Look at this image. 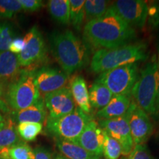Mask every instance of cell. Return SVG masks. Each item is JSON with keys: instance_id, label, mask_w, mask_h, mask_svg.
<instances>
[{"instance_id": "6da1fadb", "label": "cell", "mask_w": 159, "mask_h": 159, "mask_svg": "<svg viewBox=\"0 0 159 159\" xmlns=\"http://www.w3.org/2000/svg\"><path fill=\"white\" fill-rule=\"evenodd\" d=\"M83 36L95 48L111 49L130 44L136 32L110 6L102 17L86 22Z\"/></svg>"}, {"instance_id": "7a4b0ae2", "label": "cell", "mask_w": 159, "mask_h": 159, "mask_svg": "<svg viewBox=\"0 0 159 159\" xmlns=\"http://www.w3.org/2000/svg\"><path fill=\"white\" fill-rule=\"evenodd\" d=\"M53 57L66 74L70 75L90 62V49L84 40L72 31H54L49 36Z\"/></svg>"}, {"instance_id": "3957f363", "label": "cell", "mask_w": 159, "mask_h": 159, "mask_svg": "<svg viewBox=\"0 0 159 159\" xmlns=\"http://www.w3.org/2000/svg\"><path fill=\"white\" fill-rule=\"evenodd\" d=\"M148 57V49L143 43H130L115 49H101L94 52L90 67L95 73H102L118 67L141 61Z\"/></svg>"}, {"instance_id": "277c9868", "label": "cell", "mask_w": 159, "mask_h": 159, "mask_svg": "<svg viewBox=\"0 0 159 159\" xmlns=\"http://www.w3.org/2000/svg\"><path fill=\"white\" fill-rule=\"evenodd\" d=\"M159 91V66L156 62L148 63L140 73L131 91L134 102L148 114H156Z\"/></svg>"}, {"instance_id": "5b68a950", "label": "cell", "mask_w": 159, "mask_h": 159, "mask_svg": "<svg viewBox=\"0 0 159 159\" xmlns=\"http://www.w3.org/2000/svg\"><path fill=\"white\" fill-rule=\"evenodd\" d=\"M40 97L34 71L30 70L20 71L19 75L9 83L6 91L7 104L14 111L30 106Z\"/></svg>"}, {"instance_id": "8992f818", "label": "cell", "mask_w": 159, "mask_h": 159, "mask_svg": "<svg viewBox=\"0 0 159 159\" xmlns=\"http://www.w3.org/2000/svg\"><path fill=\"white\" fill-rule=\"evenodd\" d=\"M92 116L76 107L74 111L57 119H47L46 129L55 139L75 142Z\"/></svg>"}, {"instance_id": "52a82bcc", "label": "cell", "mask_w": 159, "mask_h": 159, "mask_svg": "<svg viewBox=\"0 0 159 159\" xmlns=\"http://www.w3.org/2000/svg\"><path fill=\"white\" fill-rule=\"evenodd\" d=\"M139 77V66L131 63L100 73L96 81L102 83L113 95L130 96Z\"/></svg>"}, {"instance_id": "ba28073f", "label": "cell", "mask_w": 159, "mask_h": 159, "mask_svg": "<svg viewBox=\"0 0 159 159\" xmlns=\"http://www.w3.org/2000/svg\"><path fill=\"white\" fill-rule=\"evenodd\" d=\"M25 47L16 55L20 66L27 67L42 61L47 56V45L42 33L36 25L33 26L23 38Z\"/></svg>"}, {"instance_id": "9c48e42d", "label": "cell", "mask_w": 159, "mask_h": 159, "mask_svg": "<svg viewBox=\"0 0 159 159\" xmlns=\"http://www.w3.org/2000/svg\"><path fill=\"white\" fill-rule=\"evenodd\" d=\"M98 125L102 130L119 142L123 156H128L130 154L134 143L131 136L126 114L114 119H99Z\"/></svg>"}, {"instance_id": "30bf717a", "label": "cell", "mask_w": 159, "mask_h": 159, "mask_svg": "<svg viewBox=\"0 0 159 159\" xmlns=\"http://www.w3.org/2000/svg\"><path fill=\"white\" fill-rule=\"evenodd\" d=\"M134 145L144 144L153 131V125L145 111L132 101L126 113Z\"/></svg>"}, {"instance_id": "8fae6325", "label": "cell", "mask_w": 159, "mask_h": 159, "mask_svg": "<svg viewBox=\"0 0 159 159\" xmlns=\"http://www.w3.org/2000/svg\"><path fill=\"white\" fill-rule=\"evenodd\" d=\"M111 7L131 27L142 28L148 19L149 7L142 0H119Z\"/></svg>"}, {"instance_id": "7c38bea8", "label": "cell", "mask_w": 159, "mask_h": 159, "mask_svg": "<svg viewBox=\"0 0 159 159\" xmlns=\"http://www.w3.org/2000/svg\"><path fill=\"white\" fill-rule=\"evenodd\" d=\"M44 104L49 119H57L74 111L76 108L70 89L67 87L44 95Z\"/></svg>"}, {"instance_id": "4fadbf2b", "label": "cell", "mask_w": 159, "mask_h": 159, "mask_svg": "<svg viewBox=\"0 0 159 159\" xmlns=\"http://www.w3.org/2000/svg\"><path fill=\"white\" fill-rule=\"evenodd\" d=\"M35 80L40 92L43 94L53 92L65 87L69 75L57 68L43 66L34 71Z\"/></svg>"}, {"instance_id": "5bb4252c", "label": "cell", "mask_w": 159, "mask_h": 159, "mask_svg": "<svg viewBox=\"0 0 159 159\" xmlns=\"http://www.w3.org/2000/svg\"><path fill=\"white\" fill-rule=\"evenodd\" d=\"M104 131L94 119L91 120L75 143L84 148L93 156L100 158L102 155Z\"/></svg>"}, {"instance_id": "9a60e30c", "label": "cell", "mask_w": 159, "mask_h": 159, "mask_svg": "<svg viewBox=\"0 0 159 159\" xmlns=\"http://www.w3.org/2000/svg\"><path fill=\"white\" fill-rule=\"evenodd\" d=\"M11 119L18 124L23 122L42 123L47 115L44 101L40 97L30 106L19 111H13L11 113Z\"/></svg>"}, {"instance_id": "2e32d148", "label": "cell", "mask_w": 159, "mask_h": 159, "mask_svg": "<svg viewBox=\"0 0 159 159\" xmlns=\"http://www.w3.org/2000/svg\"><path fill=\"white\" fill-rule=\"evenodd\" d=\"M131 103L130 96L114 95L106 106L97 111V116L100 119H110L124 116Z\"/></svg>"}, {"instance_id": "e0dca14e", "label": "cell", "mask_w": 159, "mask_h": 159, "mask_svg": "<svg viewBox=\"0 0 159 159\" xmlns=\"http://www.w3.org/2000/svg\"><path fill=\"white\" fill-rule=\"evenodd\" d=\"M70 91L75 104L85 114H89L91 106L87 84L83 77L75 76L70 82Z\"/></svg>"}, {"instance_id": "ac0fdd59", "label": "cell", "mask_w": 159, "mask_h": 159, "mask_svg": "<svg viewBox=\"0 0 159 159\" xmlns=\"http://www.w3.org/2000/svg\"><path fill=\"white\" fill-rule=\"evenodd\" d=\"M20 65L17 55L11 51L0 52V81L11 82L20 72Z\"/></svg>"}, {"instance_id": "d6986e66", "label": "cell", "mask_w": 159, "mask_h": 159, "mask_svg": "<svg viewBox=\"0 0 159 159\" xmlns=\"http://www.w3.org/2000/svg\"><path fill=\"white\" fill-rule=\"evenodd\" d=\"M56 146L62 156L68 159H97L77 143L55 139Z\"/></svg>"}, {"instance_id": "ffe728a7", "label": "cell", "mask_w": 159, "mask_h": 159, "mask_svg": "<svg viewBox=\"0 0 159 159\" xmlns=\"http://www.w3.org/2000/svg\"><path fill=\"white\" fill-rule=\"evenodd\" d=\"M21 142L13 119L7 118L0 122V149L10 148Z\"/></svg>"}, {"instance_id": "44dd1931", "label": "cell", "mask_w": 159, "mask_h": 159, "mask_svg": "<svg viewBox=\"0 0 159 159\" xmlns=\"http://www.w3.org/2000/svg\"><path fill=\"white\" fill-rule=\"evenodd\" d=\"M89 94L91 106L99 110L106 106L114 96L105 85L97 81L91 85Z\"/></svg>"}, {"instance_id": "7402d4cb", "label": "cell", "mask_w": 159, "mask_h": 159, "mask_svg": "<svg viewBox=\"0 0 159 159\" xmlns=\"http://www.w3.org/2000/svg\"><path fill=\"white\" fill-rule=\"evenodd\" d=\"M48 10L51 16L62 25L70 23V3L69 0H50Z\"/></svg>"}, {"instance_id": "603a6c76", "label": "cell", "mask_w": 159, "mask_h": 159, "mask_svg": "<svg viewBox=\"0 0 159 159\" xmlns=\"http://www.w3.org/2000/svg\"><path fill=\"white\" fill-rule=\"evenodd\" d=\"M109 2L104 0L85 1V20L87 22L97 19L104 16L109 8Z\"/></svg>"}, {"instance_id": "cb8c5ba5", "label": "cell", "mask_w": 159, "mask_h": 159, "mask_svg": "<svg viewBox=\"0 0 159 159\" xmlns=\"http://www.w3.org/2000/svg\"><path fill=\"white\" fill-rule=\"evenodd\" d=\"M70 23L77 31L82 28L85 20V0H69Z\"/></svg>"}, {"instance_id": "d4e9b609", "label": "cell", "mask_w": 159, "mask_h": 159, "mask_svg": "<svg viewBox=\"0 0 159 159\" xmlns=\"http://www.w3.org/2000/svg\"><path fill=\"white\" fill-rule=\"evenodd\" d=\"M17 132L20 138L26 142H33L43 130L42 123L23 122L16 126Z\"/></svg>"}, {"instance_id": "484cf974", "label": "cell", "mask_w": 159, "mask_h": 159, "mask_svg": "<svg viewBox=\"0 0 159 159\" xmlns=\"http://www.w3.org/2000/svg\"><path fill=\"white\" fill-rule=\"evenodd\" d=\"M102 155L105 159H119V156L122 155V148L119 142L111 138L105 131Z\"/></svg>"}, {"instance_id": "4316f807", "label": "cell", "mask_w": 159, "mask_h": 159, "mask_svg": "<svg viewBox=\"0 0 159 159\" xmlns=\"http://www.w3.org/2000/svg\"><path fill=\"white\" fill-rule=\"evenodd\" d=\"M21 11L19 0H0V19H11Z\"/></svg>"}, {"instance_id": "83f0119b", "label": "cell", "mask_w": 159, "mask_h": 159, "mask_svg": "<svg viewBox=\"0 0 159 159\" xmlns=\"http://www.w3.org/2000/svg\"><path fill=\"white\" fill-rule=\"evenodd\" d=\"M9 159H33V150L21 141L8 149Z\"/></svg>"}, {"instance_id": "f1b7e54d", "label": "cell", "mask_w": 159, "mask_h": 159, "mask_svg": "<svg viewBox=\"0 0 159 159\" xmlns=\"http://www.w3.org/2000/svg\"><path fill=\"white\" fill-rule=\"evenodd\" d=\"M15 38V33L12 26L0 21V52L9 50L10 45Z\"/></svg>"}, {"instance_id": "f546056e", "label": "cell", "mask_w": 159, "mask_h": 159, "mask_svg": "<svg viewBox=\"0 0 159 159\" xmlns=\"http://www.w3.org/2000/svg\"><path fill=\"white\" fill-rule=\"evenodd\" d=\"M129 159H152L148 147L145 144L134 145L129 155Z\"/></svg>"}, {"instance_id": "4dcf8cb0", "label": "cell", "mask_w": 159, "mask_h": 159, "mask_svg": "<svg viewBox=\"0 0 159 159\" xmlns=\"http://www.w3.org/2000/svg\"><path fill=\"white\" fill-rule=\"evenodd\" d=\"M22 10L27 12H35L43 7V3L41 0H19Z\"/></svg>"}, {"instance_id": "1f68e13d", "label": "cell", "mask_w": 159, "mask_h": 159, "mask_svg": "<svg viewBox=\"0 0 159 159\" xmlns=\"http://www.w3.org/2000/svg\"><path fill=\"white\" fill-rule=\"evenodd\" d=\"M24 47H25V41L23 38L15 37L10 45L9 51L13 52V54L18 55L23 50Z\"/></svg>"}, {"instance_id": "d6a6232c", "label": "cell", "mask_w": 159, "mask_h": 159, "mask_svg": "<svg viewBox=\"0 0 159 159\" xmlns=\"http://www.w3.org/2000/svg\"><path fill=\"white\" fill-rule=\"evenodd\" d=\"M33 159H52V156L47 148L39 146L33 150Z\"/></svg>"}, {"instance_id": "836d02e7", "label": "cell", "mask_w": 159, "mask_h": 159, "mask_svg": "<svg viewBox=\"0 0 159 159\" xmlns=\"http://www.w3.org/2000/svg\"><path fill=\"white\" fill-rule=\"evenodd\" d=\"M7 111V106H6L5 102L0 98V122H2L5 119L3 113H5Z\"/></svg>"}, {"instance_id": "e575fe53", "label": "cell", "mask_w": 159, "mask_h": 159, "mask_svg": "<svg viewBox=\"0 0 159 159\" xmlns=\"http://www.w3.org/2000/svg\"><path fill=\"white\" fill-rule=\"evenodd\" d=\"M155 115H156L159 118V91H158V97H157V99H156V114Z\"/></svg>"}, {"instance_id": "d590c367", "label": "cell", "mask_w": 159, "mask_h": 159, "mask_svg": "<svg viewBox=\"0 0 159 159\" xmlns=\"http://www.w3.org/2000/svg\"><path fill=\"white\" fill-rule=\"evenodd\" d=\"M54 159H68V158H66V157L62 156L61 154H57L56 156H55Z\"/></svg>"}, {"instance_id": "8d00e7d4", "label": "cell", "mask_w": 159, "mask_h": 159, "mask_svg": "<svg viewBox=\"0 0 159 159\" xmlns=\"http://www.w3.org/2000/svg\"><path fill=\"white\" fill-rule=\"evenodd\" d=\"M122 159H129V158H127V157H124V158H122Z\"/></svg>"}, {"instance_id": "74e56055", "label": "cell", "mask_w": 159, "mask_h": 159, "mask_svg": "<svg viewBox=\"0 0 159 159\" xmlns=\"http://www.w3.org/2000/svg\"><path fill=\"white\" fill-rule=\"evenodd\" d=\"M97 159H102V158H97Z\"/></svg>"}, {"instance_id": "f35d334b", "label": "cell", "mask_w": 159, "mask_h": 159, "mask_svg": "<svg viewBox=\"0 0 159 159\" xmlns=\"http://www.w3.org/2000/svg\"></svg>"}]
</instances>
